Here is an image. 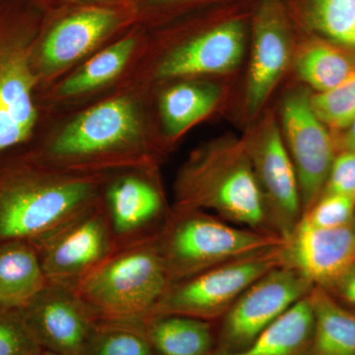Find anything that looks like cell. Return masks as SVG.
Returning a JSON list of instances; mask_svg holds the SVG:
<instances>
[{
  "instance_id": "cell-1",
  "label": "cell",
  "mask_w": 355,
  "mask_h": 355,
  "mask_svg": "<svg viewBox=\"0 0 355 355\" xmlns=\"http://www.w3.org/2000/svg\"><path fill=\"white\" fill-rule=\"evenodd\" d=\"M102 178L51 167L34 153L0 154V242L36 239L99 202Z\"/></svg>"
},
{
  "instance_id": "cell-2",
  "label": "cell",
  "mask_w": 355,
  "mask_h": 355,
  "mask_svg": "<svg viewBox=\"0 0 355 355\" xmlns=\"http://www.w3.org/2000/svg\"><path fill=\"white\" fill-rule=\"evenodd\" d=\"M174 209L210 210L235 225L275 234L247 146L237 144L191 156L178 177Z\"/></svg>"
},
{
  "instance_id": "cell-3",
  "label": "cell",
  "mask_w": 355,
  "mask_h": 355,
  "mask_svg": "<svg viewBox=\"0 0 355 355\" xmlns=\"http://www.w3.org/2000/svg\"><path fill=\"white\" fill-rule=\"evenodd\" d=\"M155 243L172 284L286 241L272 233L241 227L202 210L173 209Z\"/></svg>"
},
{
  "instance_id": "cell-4",
  "label": "cell",
  "mask_w": 355,
  "mask_h": 355,
  "mask_svg": "<svg viewBox=\"0 0 355 355\" xmlns=\"http://www.w3.org/2000/svg\"><path fill=\"white\" fill-rule=\"evenodd\" d=\"M139 121L127 99L110 100L80 114L37 157L64 171L93 174L111 166L137 164Z\"/></svg>"
},
{
  "instance_id": "cell-5",
  "label": "cell",
  "mask_w": 355,
  "mask_h": 355,
  "mask_svg": "<svg viewBox=\"0 0 355 355\" xmlns=\"http://www.w3.org/2000/svg\"><path fill=\"white\" fill-rule=\"evenodd\" d=\"M170 284L153 239L114 250L74 291L99 320H144Z\"/></svg>"
},
{
  "instance_id": "cell-6",
  "label": "cell",
  "mask_w": 355,
  "mask_h": 355,
  "mask_svg": "<svg viewBox=\"0 0 355 355\" xmlns=\"http://www.w3.org/2000/svg\"><path fill=\"white\" fill-rule=\"evenodd\" d=\"M282 247L172 282L148 317L181 315L218 323L248 287L282 265Z\"/></svg>"
},
{
  "instance_id": "cell-7",
  "label": "cell",
  "mask_w": 355,
  "mask_h": 355,
  "mask_svg": "<svg viewBox=\"0 0 355 355\" xmlns=\"http://www.w3.org/2000/svg\"><path fill=\"white\" fill-rule=\"evenodd\" d=\"M28 20L0 3V154L31 140L39 120Z\"/></svg>"
},
{
  "instance_id": "cell-8",
  "label": "cell",
  "mask_w": 355,
  "mask_h": 355,
  "mask_svg": "<svg viewBox=\"0 0 355 355\" xmlns=\"http://www.w3.org/2000/svg\"><path fill=\"white\" fill-rule=\"evenodd\" d=\"M312 284L291 266L266 272L243 292L216 323V352L244 349L261 331L312 291Z\"/></svg>"
},
{
  "instance_id": "cell-9",
  "label": "cell",
  "mask_w": 355,
  "mask_h": 355,
  "mask_svg": "<svg viewBox=\"0 0 355 355\" xmlns=\"http://www.w3.org/2000/svg\"><path fill=\"white\" fill-rule=\"evenodd\" d=\"M31 242L48 284L73 289L114 251L100 202Z\"/></svg>"
},
{
  "instance_id": "cell-10",
  "label": "cell",
  "mask_w": 355,
  "mask_h": 355,
  "mask_svg": "<svg viewBox=\"0 0 355 355\" xmlns=\"http://www.w3.org/2000/svg\"><path fill=\"white\" fill-rule=\"evenodd\" d=\"M99 202L114 250L155 239L171 214L158 187L139 173L114 178L100 193Z\"/></svg>"
},
{
  "instance_id": "cell-11",
  "label": "cell",
  "mask_w": 355,
  "mask_h": 355,
  "mask_svg": "<svg viewBox=\"0 0 355 355\" xmlns=\"http://www.w3.org/2000/svg\"><path fill=\"white\" fill-rule=\"evenodd\" d=\"M310 98L304 90L295 91L287 96L282 108L284 127L297 175L303 214L323 193L335 159L330 135L313 111Z\"/></svg>"
},
{
  "instance_id": "cell-12",
  "label": "cell",
  "mask_w": 355,
  "mask_h": 355,
  "mask_svg": "<svg viewBox=\"0 0 355 355\" xmlns=\"http://www.w3.org/2000/svg\"><path fill=\"white\" fill-rule=\"evenodd\" d=\"M20 311L42 349L60 355H79L99 321L73 288L58 284H46Z\"/></svg>"
},
{
  "instance_id": "cell-13",
  "label": "cell",
  "mask_w": 355,
  "mask_h": 355,
  "mask_svg": "<svg viewBox=\"0 0 355 355\" xmlns=\"http://www.w3.org/2000/svg\"><path fill=\"white\" fill-rule=\"evenodd\" d=\"M247 148L265 198L270 227L286 241L303 214L291 154L273 123L266 125L253 146Z\"/></svg>"
},
{
  "instance_id": "cell-14",
  "label": "cell",
  "mask_w": 355,
  "mask_h": 355,
  "mask_svg": "<svg viewBox=\"0 0 355 355\" xmlns=\"http://www.w3.org/2000/svg\"><path fill=\"white\" fill-rule=\"evenodd\" d=\"M282 265L314 286L329 289L355 263V218L338 228H318L301 219L282 247Z\"/></svg>"
},
{
  "instance_id": "cell-15",
  "label": "cell",
  "mask_w": 355,
  "mask_h": 355,
  "mask_svg": "<svg viewBox=\"0 0 355 355\" xmlns=\"http://www.w3.org/2000/svg\"><path fill=\"white\" fill-rule=\"evenodd\" d=\"M241 21L224 23L178 48L161 62V78L224 73L234 69L244 53Z\"/></svg>"
},
{
  "instance_id": "cell-16",
  "label": "cell",
  "mask_w": 355,
  "mask_h": 355,
  "mask_svg": "<svg viewBox=\"0 0 355 355\" xmlns=\"http://www.w3.org/2000/svg\"><path fill=\"white\" fill-rule=\"evenodd\" d=\"M118 24V15L107 8H92L60 21L31 55L33 69L43 71L72 64L92 50ZM33 51V50H32Z\"/></svg>"
},
{
  "instance_id": "cell-17",
  "label": "cell",
  "mask_w": 355,
  "mask_h": 355,
  "mask_svg": "<svg viewBox=\"0 0 355 355\" xmlns=\"http://www.w3.org/2000/svg\"><path fill=\"white\" fill-rule=\"evenodd\" d=\"M288 58V36L284 19L275 8L266 6L257 20L248 78L246 102L250 114L257 113L263 106L286 69Z\"/></svg>"
},
{
  "instance_id": "cell-18",
  "label": "cell",
  "mask_w": 355,
  "mask_h": 355,
  "mask_svg": "<svg viewBox=\"0 0 355 355\" xmlns=\"http://www.w3.org/2000/svg\"><path fill=\"white\" fill-rule=\"evenodd\" d=\"M48 284L29 240L0 242V308L21 309Z\"/></svg>"
},
{
  "instance_id": "cell-19",
  "label": "cell",
  "mask_w": 355,
  "mask_h": 355,
  "mask_svg": "<svg viewBox=\"0 0 355 355\" xmlns=\"http://www.w3.org/2000/svg\"><path fill=\"white\" fill-rule=\"evenodd\" d=\"M147 338L156 355H214L216 324L181 315L144 320Z\"/></svg>"
},
{
  "instance_id": "cell-20",
  "label": "cell",
  "mask_w": 355,
  "mask_h": 355,
  "mask_svg": "<svg viewBox=\"0 0 355 355\" xmlns=\"http://www.w3.org/2000/svg\"><path fill=\"white\" fill-rule=\"evenodd\" d=\"M314 323L309 293L261 331L244 349L216 352L214 355H308Z\"/></svg>"
},
{
  "instance_id": "cell-21",
  "label": "cell",
  "mask_w": 355,
  "mask_h": 355,
  "mask_svg": "<svg viewBox=\"0 0 355 355\" xmlns=\"http://www.w3.org/2000/svg\"><path fill=\"white\" fill-rule=\"evenodd\" d=\"M310 299L315 323L308 355H355V312L322 287H313Z\"/></svg>"
},
{
  "instance_id": "cell-22",
  "label": "cell",
  "mask_w": 355,
  "mask_h": 355,
  "mask_svg": "<svg viewBox=\"0 0 355 355\" xmlns=\"http://www.w3.org/2000/svg\"><path fill=\"white\" fill-rule=\"evenodd\" d=\"M220 89L207 83H182L164 93L161 114L171 137L184 132L216 106Z\"/></svg>"
},
{
  "instance_id": "cell-23",
  "label": "cell",
  "mask_w": 355,
  "mask_h": 355,
  "mask_svg": "<svg viewBox=\"0 0 355 355\" xmlns=\"http://www.w3.org/2000/svg\"><path fill=\"white\" fill-rule=\"evenodd\" d=\"M79 355H156L144 320H99Z\"/></svg>"
},
{
  "instance_id": "cell-24",
  "label": "cell",
  "mask_w": 355,
  "mask_h": 355,
  "mask_svg": "<svg viewBox=\"0 0 355 355\" xmlns=\"http://www.w3.org/2000/svg\"><path fill=\"white\" fill-rule=\"evenodd\" d=\"M135 42L123 39L96 55L60 86V94L76 96L105 85L118 76L130 60Z\"/></svg>"
},
{
  "instance_id": "cell-25",
  "label": "cell",
  "mask_w": 355,
  "mask_h": 355,
  "mask_svg": "<svg viewBox=\"0 0 355 355\" xmlns=\"http://www.w3.org/2000/svg\"><path fill=\"white\" fill-rule=\"evenodd\" d=\"M296 70L302 80L319 92L336 87L354 71L342 53L324 44H312L301 53Z\"/></svg>"
},
{
  "instance_id": "cell-26",
  "label": "cell",
  "mask_w": 355,
  "mask_h": 355,
  "mask_svg": "<svg viewBox=\"0 0 355 355\" xmlns=\"http://www.w3.org/2000/svg\"><path fill=\"white\" fill-rule=\"evenodd\" d=\"M309 16L320 32L355 49V0H310Z\"/></svg>"
},
{
  "instance_id": "cell-27",
  "label": "cell",
  "mask_w": 355,
  "mask_h": 355,
  "mask_svg": "<svg viewBox=\"0 0 355 355\" xmlns=\"http://www.w3.org/2000/svg\"><path fill=\"white\" fill-rule=\"evenodd\" d=\"M310 101L322 123L336 128H349L355 121V71L336 87L311 96Z\"/></svg>"
},
{
  "instance_id": "cell-28",
  "label": "cell",
  "mask_w": 355,
  "mask_h": 355,
  "mask_svg": "<svg viewBox=\"0 0 355 355\" xmlns=\"http://www.w3.org/2000/svg\"><path fill=\"white\" fill-rule=\"evenodd\" d=\"M20 309L0 308V355H41Z\"/></svg>"
},
{
  "instance_id": "cell-29",
  "label": "cell",
  "mask_w": 355,
  "mask_h": 355,
  "mask_svg": "<svg viewBox=\"0 0 355 355\" xmlns=\"http://www.w3.org/2000/svg\"><path fill=\"white\" fill-rule=\"evenodd\" d=\"M355 218V200L334 193H322L305 211L302 220L318 228H338Z\"/></svg>"
},
{
  "instance_id": "cell-30",
  "label": "cell",
  "mask_w": 355,
  "mask_h": 355,
  "mask_svg": "<svg viewBox=\"0 0 355 355\" xmlns=\"http://www.w3.org/2000/svg\"><path fill=\"white\" fill-rule=\"evenodd\" d=\"M322 193L355 200V151H345L334 159Z\"/></svg>"
},
{
  "instance_id": "cell-31",
  "label": "cell",
  "mask_w": 355,
  "mask_h": 355,
  "mask_svg": "<svg viewBox=\"0 0 355 355\" xmlns=\"http://www.w3.org/2000/svg\"><path fill=\"white\" fill-rule=\"evenodd\" d=\"M335 288L338 295L345 301L347 304L355 308V263L350 266L330 288Z\"/></svg>"
},
{
  "instance_id": "cell-32",
  "label": "cell",
  "mask_w": 355,
  "mask_h": 355,
  "mask_svg": "<svg viewBox=\"0 0 355 355\" xmlns=\"http://www.w3.org/2000/svg\"><path fill=\"white\" fill-rule=\"evenodd\" d=\"M343 144L345 151H355V121L352 123L347 135L343 137Z\"/></svg>"
},
{
  "instance_id": "cell-33",
  "label": "cell",
  "mask_w": 355,
  "mask_h": 355,
  "mask_svg": "<svg viewBox=\"0 0 355 355\" xmlns=\"http://www.w3.org/2000/svg\"><path fill=\"white\" fill-rule=\"evenodd\" d=\"M41 355H60V354H53V352H42V354Z\"/></svg>"
},
{
  "instance_id": "cell-34",
  "label": "cell",
  "mask_w": 355,
  "mask_h": 355,
  "mask_svg": "<svg viewBox=\"0 0 355 355\" xmlns=\"http://www.w3.org/2000/svg\"><path fill=\"white\" fill-rule=\"evenodd\" d=\"M153 1L163 2V1H171V0H153Z\"/></svg>"
},
{
  "instance_id": "cell-35",
  "label": "cell",
  "mask_w": 355,
  "mask_h": 355,
  "mask_svg": "<svg viewBox=\"0 0 355 355\" xmlns=\"http://www.w3.org/2000/svg\"><path fill=\"white\" fill-rule=\"evenodd\" d=\"M4 0H0V3H1V2H3Z\"/></svg>"
}]
</instances>
